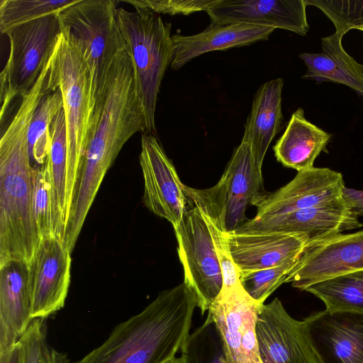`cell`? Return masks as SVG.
Masks as SVG:
<instances>
[{
	"label": "cell",
	"instance_id": "obj_1",
	"mask_svg": "<svg viewBox=\"0 0 363 363\" xmlns=\"http://www.w3.org/2000/svg\"><path fill=\"white\" fill-rule=\"evenodd\" d=\"M46 94L36 82L22 98L0 140V265L28 264L40 242L33 212V172L28 133L35 110Z\"/></svg>",
	"mask_w": 363,
	"mask_h": 363
},
{
	"label": "cell",
	"instance_id": "obj_2",
	"mask_svg": "<svg viewBox=\"0 0 363 363\" xmlns=\"http://www.w3.org/2000/svg\"><path fill=\"white\" fill-rule=\"evenodd\" d=\"M146 133L145 115L136 94L130 56L125 47L116 55L106 87L95 104L73 203L89 210L101 183L124 144Z\"/></svg>",
	"mask_w": 363,
	"mask_h": 363
},
{
	"label": "cell",
	"instance_id": "obj_3",
	"mask_svg": "<svg viewBox=\"0 0 363 363\" xmlns=\"http://www.w3.org/2000/svg\"><path fill=\"white\" fill-rule=\"evenodd\" d=\"M197 304L184 281L164 290L74 363H165L181 350L189 336Z\"/></svg>",
	"mask_w": 363,
	"mask_h": 363
},
{
	"label": "cell",
	"instance_id": "obj_4",
	"mask_svg": "<svg viewBox=\"0 0 363 363\" xmlns=\"http://www.w3.org/2000/svg\"><path fill=\"white\" fill-rule=\"evenodd\" d=\"M116 16L132 60L146 133L155 135L157 96L172 56L171 23L165 22L160 14L140 10L129 11L123 7L117 8Z\"/></svg>",
	"mask_w": 363,
	"mask_h": 363
},
{
	"label": "cell",
	"instance_id": "obj_5",
	"mask_svg": "<svg viewBox=\"0 0 363 363\" xmlns=\"http://www.w3.org/2000/svg\"><path fill=\"white\" fill-rule=\"evenodd\" d=\"M48 85L52 91L59 89L63 99L68 183L73 198L87 145L95 104L87 65L69 33L63 29L53 53Z\"/></svg>",
	"mask_w": 363,
	"mask_h": 363
},
{
	"label": "cell",
	"instance_id": "obj_6",
	"mask_svg": "<svg viewBox=\"0 0 363 363\" xmlns=\"http://www.w3.org/2000/svg\"><path fill=\"white\" fill-rule=\"evenodd\" d=\"M116 3L78 0L57 14L62 29L69 33L87 65L94 104L104 91L116 55L125 47L117 21Z\"/></svg>",
	"mask_w": 363,
	"mask_h": 363
},
{
	"label": "cell",
	"instance_id": "obj_7",
	"mask_svg": "<svg viewBox=\"0 0 363 363\" xmlns=\"http://www.w3.org/2000/svg\"><path fill=\"white\" fill-rule=\"evenodd\" d=\"M61 33L57 14L16 26L6 33L10 49L0 74L1 122L14 99L23 98L32 89L55 50Z\"/></svg>",
	"mask_w": 363,
	"mask_h": 363
},
{
	"label": "cell",
	"instance_id": "obj_8",
	"mask_svg": "<svg viewBox=\"0 0 363 363\" xmlns=\"http://www.w3.org/2000/svg\"><path fill=\"white\" fill-rule=\"evenodd\" d=\"M188 204L183 219L174 230L184 282L195 295L197 307L203 315L220 294L223 281L206 218L189 199Z\"/></svg>",
	"mask_w": 363,
	"mask_h": 363
},
{
	"label": "cell",
	"instance_id": "obj_9",
	"mask_svg": "<svg viewBox=\"0 0 363 363\" xmlns=\"http://www.w3.org/2000/svg\"><path fill=\"white\" fill-rule=\"evenodd\" d=\"M241 284L222 289L208 311L222 338L227 363H262L256 333L261 306Z\"/></svg>",
	"mask_w": 363,
	"mask_h": 363
},
{
	"label": "cell",
	"instance_id": "obj_10",
	"mask_svg": "<svg viewBox=\"0 0 363 363\" xmlns=\"http://www.w3.org/2000/svg\"><path fill=\"white\" fill-rule=\"evenodd\" d=\"M140 164L144 179V205L177 227L189 208L186 185L155 135L142 134Z\"/></svg>",
	"mask_w": 363,
	"mask_h": 363
},
{
	"label": "cell",
	"instance_id": "obj_11",
	"mask_svg": "<svg viewBox=\"0 0 363 363\" xmlns=\"http://www.w3.org/2000/svg\"><path fill=\"white\" fill-rule=\"evenodd\" d=\"M345 186L342 174L329 168L313 167L298 172L290 182L275 192H267L255 203L257 213L253 219L342 203Z\"/></svg>",
	"mask_w": 363,
	"mask_h": 363
},
{
	"label": "cell",
	"instance_id": "obj_12",
	"mask_svg": "<svg viewBox=\"0 0 363 363\" xmlns=\"http://www.w3.org/2000/svg\"><path fill=\"white\" fill-rule=\"evenodd\" d=\"M220 211L225 232L235 231L249 219L245 212L267 191L262 169L255 163L250 145L244 142L234 149L219 182L209 188Z\"/></svg>",
	"mask_w": 363,
	"mask_h": 363
},
{
	"label": "cell",
	"instance_id": "obj_13",
	"mask_svg": "<svg viewBox=\"0 0 363 363\" xmlns=\"http://www.w3.org/2000/svg\"><path fill=\"white\" fill-rule=\"evenodd\" d=\"M70 252L55 236L40 239L28 263L31 319H46L64 307L70 282Z\"/></svg>",
	"mask_w": 363,
	"mask_h": 363
},
{
	"label": "cell",
	"instance_id": "obj_14",
	"mask_svg": "<svg viewBox=\"0 0 363 363\" xmlns=\"http://www.w3.org/2000/svg\"><path fill=\"white\" fill-rule=\"evenodd\" d=\"M256 333L262 363H320L303 322L292 318L278 298L261 306Z\"/></svg>",
	"mask_w": 363,
	"mask_h": 363
},
{
	"label": "cell",
	"instance_id": "obj_15",
	"mask_svg": "<svg viewBox=\"0 0 363 363\" xmlns=\"http://www.w3.org/2000/svg\"><path fill=\"white\" fill-rule=\"evenodd\" d=\"M359 270H363V230L340 233L307 246L286 283L305 290L317 282Z\"/></svg>",
	"mask_w": 363,
	"mask_h": 363
},
{
	"label": "cell",
	"instance_id": "obj_16",
	"mask_svg": "<svg viewBox=\"0 0 363 363\" xmlns=\"http://www.w3.org/2000/svg\"><path fill=\"white\" fill-rule=\"evenodd\" d=\"M320 363H363V313L324 310L303 320Z\"/></svg>",
	"mask_w": 363,
	"mask_h": 363
},
{
	"label": "cell",
	"instance_id": "obj_17",
	"mask_svg": "<svg viewBox=\"0 0 363 363\" xmlns=\"http://www.w3.org/2000/svg\"><path fill=\"white\" fill-rule=\"evenodd\" d=\"M363 226L345 201L337 204L313 207L277 217L249 219L235 232H277L298 233L308 240V245Z\"/></svg>",
	"mask_w": 363,
	"mask_h": 363
},
{
	"label": "cell",
	"instance_id": "obj_18",
	"mask_svg": "<svg viewBox=\"0 0 363 363\" xmlns=\"http://www.w3.org/2000/svg\"><path fill=\"white\" fill-rule=\"evenodd\" d=\"M306 6L305 0H218L206 12L213 26L248 23L305 35Z\"/></svg>",
	"mask_w": 363,
	"mask_h": 363
},
{
	"label": "cell",
	"instance_id": "obj_19",
	"mask_svg": "<svg viewBox=\"0 0 363 363\" xmlns=\"http://www.w3.org/2000/svg\"><path fill=\"white\" fill-rule=\"evenodd\" d=\"M227 239L239 271L281 264L301 255L308 244L304 235L277 232L233 231Z\"/></svg>",
	"mask_w": 363,
	"mask_h": 363
},
{
	"label": "cell",
	"instance_id": "obj_20",
	"mask_svg": "<svg viewBox=\"0 0 363 363\" xmlns=\"http://www.w3.org/2000/svg\"><path fill=\"white\" fill-rule=\"evenodd\" d=\"M31 321L28 264L9 260L0 265V354L18 342Z\"/></svg>",
	"mask_w": 363,
	"mask_h": 363
},
{
	"label": "cell",
	"instance_id": "obj_21",
	"mask_svg": "<svg viewBox=\"0 0 363 363\" xmlns=\"http://www.w3.org/2000/svg\"><path fill=\"white\" fill-rule=\"evenodd\" d=\"M274 30L273 27L248 23L224 26L210 24L203 31L194 35H172L170 67L177 70L194 58L206 52L267 40Z\"/></svg>",
	"mask_w": 363,
	"mask_h": 363
},
{
	"label": "cell",
	"instance_id": "obj_22",
	"mask_svg": "<svg viewBox=\"0 0 363 363\" xmlns=\"http://www.w3.org/2000/svg\"><path fill=\"white\" fill-rule=\"evenodd\" d=\"M283 79L277 78L258 88L245 125L241 141L250 145L255 163L261 169L271 142L283 128Z\"/></svg>",
	"mask_w": 363,
	"mask_h": 363
},
{
	"label": "cell",
	"instance_id": "obj_23",
	"mask_svg": "<svg viewBox=\"0 0 363 363\" xmlns=\"http://www.w3.org/2000/svg\"><path fill=\"white\" fill-rule=\"evenodd\" d=\"M344 35L335 32L323 38L320 52L299 55L307 67L303 78L313 79L317 83L331 82L344 84L363 97V65L344 50L342 44Z\"/></svg>",
	"mask_w": 363,
	"mask_h": 363
},
{
	"label": "cell",
	"instance_id": "obj_24",
	"mask_svg": "<svg viewBox=\"0 0 363 363\" xmlns=\"http://www.w3.org/2000/svg\"><path fill=\"white\" fill-rule=\"evenodd\" d=\"M330 138V133L308 121L303 109L298 108L273 147L274 155L286 167L297 172L310 169L316 157L325 150Z\"/></svg>",
	"mask_w": 363,
	"mask_h": 363
},
{
	"label": "cell",
	"instance_id": "obj_25",
	"mask_svg": "<svg viewBox=\"0 0 363 363\" xmlns=\"http://www.w3.org/2000/svg\"><path fill=\"white\" fill-rule=\"evenodd\" d=\"M327 310L363 313V270L336 276L307 287Z\"/></svg>",
	"mask_w": 363,
	"mask_h": 363
},
{
	"label": "cell",
	"instance_id": "obj_26",
	"mask_svg": "<svg viewBox=\"0 0 363 363\" xmlns=\"http://www.w3.org/2000/svg\"><path fill=\"white\" fill-rule=\"evenodd\" d=\"M62 108V93L57 89L45 94L35 110L28 133V152L33 169L43 166L46 162L51 145V123Z\"/></svg>",
	"mask_w": 363,
	"mask_h": 363
},
{
	"label": "cell",
	"instance_id": "obj_27",
	"mask_svg": "<svg viewBox=\"0 0 363 363\" xmlns=\"http://www.w3.org/2000/svg\"><path fill=\"white\" fill-rule=\"evenodd\" d=\"M180 351L183 363H227L220 332L208 315L189 335Z\"/></svg>",
	"mask_w": 363,
	"mask_h": 363
},
{
	"label": "cell",
	"instance_id": "obj_28",
	"mask_svg": "<svg viewBox=\"0 0 363 363\" xmlns=\"http://www.w3.org/2000/svg\"><path fill=\"white\" fill-rule=\"evenodd\" d=\"M78 0H1L0 30L11 28L50 14H57Z\"/></svg>",
	"mask_w": 363,
	"mask_h": 363
},
{
	"label": "cell",
	"instance_id": "obj_29",
	"mask_svg": "<svg viewBox=\"0 0 363 363\" xmlns=\"http://www.w3.org/2000/svg\"><path fill=\"white\" fill-rule=\"evenodd\" d=\"M300 256L268 268L239 271L240 282L243 289L253 300L264 304L278 287L286 283Z\"/></svg>",
	"mask_w": 363,
	"mask_h": 363
},
{
	"label": "cell",
	"instance_id": "obj_30",
	"mask_svg": "<svg viewBox=\"0 0 363 363\" xmlns=\"http://www.w3.org/2000/svg\"><path fill=\"white\" fill-rule=\"evenodd\" d=\"M33 212L40 239L55 236L52 189L43 164L33 172Z\"/></svg>",
	"mask_w": 363,
	"mask_h": 363
},
{
	"label": "cell",
	"instance_id": "obj_31",
	"mask_svg": "<svg viewBox=\"0 0 363 363\" xmlns=\"http://www.w3.org/2000/svg\"><path fill=\"white\" fill-rule=\"evenodd\" d=\"M18 342L23 363H69L65 354L49 344L45 319L32 320Z\"/></svg>",
	"mask_w": 363,
	"mask_h": 363
},
{
	"label": "cell",
	"instance_id": "obj_32",
	"mask_svg": "<svg viewBox=\"0 0 363 363\" xmlns=\"http://www.w3.org/2000/svg\"><path fill=\"white\" fill-rule=\"evenodd\" d=\"M307 6L320 9L333 23L335 32L351 29L363 31V0H305Z\"/></svg>",
	"mask_w": 363,
	"mask_h": 363
},
{
	"label": "cell",
	"instance_id": "obj_33",
	"mask_svg": "<svg viewBox=\"0 0 363 363\" xmlns=\"http://www.w3.org/2000/svg\"><path fill=\"white\" fill-rule=\"evenodd\" d=\"M218 0H125L135 10L169 15H189L198 11H206Z\"/></svg>",
	"mask_w": 363,
	"mask_h": 363
},
{
	"label": "cell",
	"instance_id": "obj_34",
	"mask_svg": "<svg viewBox=\"0 0 363 363\" xmlns=\"http://www.w3.org/2000/svg\"><path fill=\"white\" fill-rule=\"evenodd\" d=\"M342 194L352 211L358 216H363V191L345 186Z\"/></svg>",
	"mask_w": 363,
	"mask_h": 363
},
{
	"label": "cell",
	"instance_id": "obj_35",
	"mask_svg": "<svg viewBox=\"0 0 363 363\" xmlns=\"http://www.w3.org/2000/svg\"><path fill=\"white\" fill-rule=\"evenodd\" d=\"M0 363H23L21 348L19 342L9 351L0 354Z\"/></svg>",
	"mask_w": 363,
	"mask_h": 363
},
{
	"label": "cell",
	"instance_id": "obj_36",
	"mask_svg": "<svg viewBox=\"0 0 363 363\" xmlns=\"http://www.w3.org/2000/svg\"><path fill=\"white\" fill-rule=\"evenodd\" d=\"M165 363H183L182 359L181 357H176L171 359L170 360L167 361Z\"/></svg>",
	"mask_w": 363,
	"mask_h": 363
}]
</instances>
